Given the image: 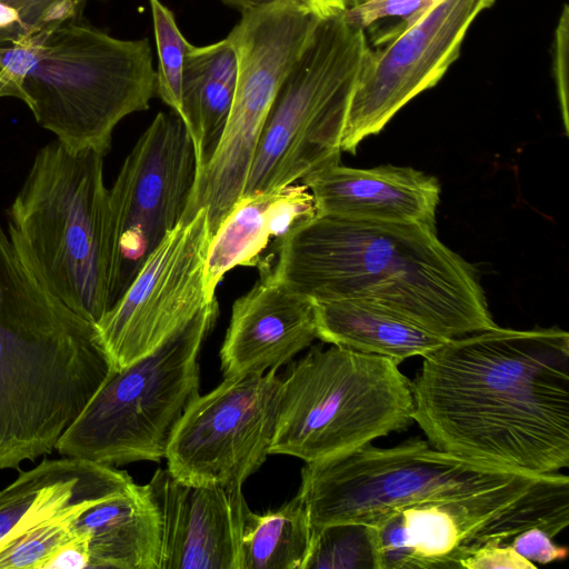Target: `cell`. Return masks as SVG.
Segmentation results:
<instances>
[{
    "instance_id": "cell-1",
    "label": "cell",
    "mask_w": 569,
    "mask_h": 569,
    "mask_svg": "<svg viewBox=\"0 0 569 569\" xmlns=\"http://www.w3.org/2000/svg\"><path fill=\"white\" fill-rule=\"evenodd\" d=\"M436 448L528 475L569 466V335L493 328L448 339L412 381Z\"/></svg>"
},
{
    "instance_id": "cell-2",
    "label": "cell",
    "mask_w": 569,
    "mask_h": 569,
    "mask_svg": "<svg viewBox=\"0 0 569 569\" xmlns=\"http://www.w3.org/2000/svg\"><path fill=\"white\" fill-rule=\"evenodd\" d=\"M260 278L312 301H377L447 339L497 326L477 270L420 223L317 214L283 236Z\"/></svg>"
},
{
    "instance_id": "cell-3",
    "label": "cell",
    "mask_w": 569,
    "mask_h": 569,
    "mask_svg": "<svg viewBox=\"0 0 569 569\" xmlns=\"http://www.w3.org/2000/svg\"><path fill=\"white\" fill-rule=\"evenodd\" d=\"M113 370L94 325L40 283L0 224V470L51 453Z\"/></svg>"
},
{
    "instance_id": "cell-4",
    "label": "cell",
    "mask_w": 569,
    "mask_h": 569,
    "mask_svg": "<svg viewBox=\"0 0 569 569\" xmlns=\"http://www.w3.org/2000/svg\"><path fill=\"white\" fill-rule=\"evenodd\" d=\"M104 154L42 147L8 210V236L40 283L96 325L110 309L109 189Z\"/></svg>"
},
{
    "instance_id": "cell-5",
    "label": "cell",
    "mask_w": 569,
    "mask_h": 569,
    "mask_svg": "<svg viewBox=\"0 0 569 569\" xmlns=\"http://www.w3.org/2000/svg\"><path fill=\"white\" fill-rule=\"evenodd\" d=\"M156 87L147 38L118 39L79 18L44 34L22 101L67 148L106 154L116 126L149 109Z\"/></svg>"
},
{
    "instance_id": "cell-6",
    "label": "cell",
    "mask_w": 569,
    "mask_h": 569,
    "mask_svg": "<svg viewBox=\"0 0 569 569\" xmlns=\"http://www.w3.org/2000/svg\"><path fill=\"white\" fill-rule=\"evenodd\" d=\"M393 360L313 347L281 379L270 455L335 458L413 422V385Z\"/></svg>"
},
{
    "instance_id": "cell-7",
    "label": "cell",
    "mask_w": 569,
    "mask_h": 569,
    "mask_svg": "<svg viewBox=\"0 0 569 569\" xmlns=\"http://www.w3.org/2000/svg\"><path fill=\"white\" fill-rule=\"evenodd\" d=\"M369 49L366 33L342 12L320 19L269 110L241 199L340 163L350 102Z\"/></svg>"
},
{
    "instance_id": "cell-8",
    "label": "cell",
    "mask_w": 569,
    "mask_h": 569,
    "mask_svg": "<svg viewBox=\"0 0 569 569\" xmlns=\"http://www.w3.org/2000/svg\"><path fill=\"white\" fill-rule=\"evenodd\" d=\"M218 310L214 298L156 350L113 370L56 450L112 467L164 458L178 421L199 395L198 357Z\"/></svg>"
},
{
    "instance_id": "cell-9",
    "label": "cell",
    "mask_w": 569,
    "mask_h": 569,
    "mask_svg": "<svg viewBox=\"0 0 569 569\" xmlns=\"http://www.w3.org/2000/svg\"><path fill=\"white\" fill-rule=\"evenodd\" d=\"M528 476L412 438L391 448L368 443L335 458L306 462L297 493L316 530L342 522L372 525L396 510L472 495Z\"/></svg>"
},
{
    "instance_id": "cell-10",
    "label": "cell",
    "mask_w": 569,
    "mask_h": 569,
    "mask_svg": "<svg viewBox=\"0 0 569 569\" xmlns=\"http://www.w3.org/2000/svg\"><path fill=\"white\" fill-rule=\"evenodd\" d=\"M299 0H276L241 13L227 36L238 60L231 110L219 143L197 173L184 211L204 208L213 234L241 199L269 110L320 21Z\"/></svg>"
},
{
    "instance_id": "cell-11",
    "label": "cell",
    "mask_w": 569,
    "mask_h": 569,
    "mask_svg": "<svg viewBox=\"0 0 569 569\" xmlns=\"http://www.w3.org/2000/svg\"><path fill=\"white\" fill-rule=\"evenodd\" d=\"M405 569H461L482 547L510 545L538 527L552 538L569 525V478L559 472L397 510Z\"/></svg>"
},
{
    "instance_id": "cell-12",
    "label": "cell",
    "mask_w": 569,
    "mask_h": 569,
    "mask_svg": "<svg viewBox=\"0 0 569 569\" xmlns=\"http://www.w3.org/2000/svg\"><path fill=\"white\" fill-rule=\"evenodd\" d=\"M196 177L194 146L184 122L173 111L159 112L109 189L111 306L182 220Z\"/></svg>"
},
{
    "instance_id": "cell-13",
    "label": "cell",
    "mask_w": 569,
    "mask_h": 569,
    "mask_svg": "<svg viewBox=\"0 0 569 569\" xmlns=\"http://www.w3.org/2000/svg\"><path fill=\"white\" fill-rule=\"evenodd\" d=\"M281 378L277 370L226 377L186 408L168 443V471L197 487L242 486L270 455Z\"/></svg>"
},
{
    "instance_id": "cell-14",
    "label": "cell",
    "mask_w": 569,
    "mask_h": 569,
    "mask_svg": "<svg viewBox=\"0 0 569 569\" xmlns=\"http://www.w3.org/2000/svg\"><path fill=\"white\" fill-rule=\"evenodd\" d=\"M211 237L204 208L183 217L94 325L114 370L156 350L211 301L203 286Z\"/></svg>"
},
{
    "instance_id": "cell-15",
    "label": "cell",
    "mask_w": 569,
    "mask_h": 569,
    "mask_svg": "<svg viewBox=\"0 0 569 569\" xmlns=\"http://www.w3.org/2000/svg\"><path fill=\"white\" fill-rule=\"evenodd\" d=\"M495 0H438L412 26L369 49L350 102L341 151L379 133L410 100L439 82L460 54L467 30Z\"/></svg>"
},
{
    "instance_id": "cell-16",
    "label": "cell",
    "mask_w": 569,
    "mask_h": 569,
    "mask_svg": "<svg viewBox=\"0 0 569 569\" xmlns=\"http://www.w3.org/2000/svg\"><path fill=\"white\" fill-rule=\"evenodd\" d=\"M149 486L162 521L161 569H241L250 508L242 486L197 487L158 469Z\"/></svg>"
},
{
    "instance_id": "cell-17",
    "label": "cell",
    "mask_w": 569,
    "mask_h": 569,
    "mask_svg": "<svg viewBox=\"0 0 569 569\" xmlns=\"http://www.w3.org/2000/svg\"><path fill=\"white\" fill-rule=\"evenodd\" d=\"M316 338L315 302L260 278L232 305L220 349L223 377L277 370Z\"/></svg>"
},
{
    "instance_id": "cell-18",
    "label": "cell",
    "mask_w": 569,
    "mask_h": 569,
    "mask_svg": "<svg viewBox=\"0 0 569 569\" xmlns=\"http://www.w3.org/2000/svg\"><path fill=\"white\" fill-rule=\"evenodd\" d=\"M301 182L311 192L318 216L436 229L440 184L411 167L357 169L337 163L309 173Z\"/></svg>"
},
{
    "instance_id": "cell-19",
    "label": "cell",
    "mask_w": 569,
    "mask_h": 569,
    "mask_svg": "<svg viewBox=\"0 0 569 569\" xmlns=\"http://www.w3.org/2000/svg\"><path fill=\"white\" fill-rule=\"evenodd\" d=\"M132 483L112 466L64 456L44 459L0 490V543L46 520L83 512Z\"/></svg>"
},
{
    "instance_id": "cell-20",
    "label": "cell",
    "mask_w": 569,
    "mask_h": 569,
    "mask_svg": "<svg viewBox=\"0 0 569 569\" xmlns=\"http://www.w3.org/2000/svg\"><path fill=\"white\" fill-rule=\"evenodd\" d=\"M315 216V199L302 183L240 199L210 239L203 274L207 297L216 298L219 282L234 267L260 270L269 247L271 269L277 243Z\"/></svg>"
},
{
    "instance_id": "cell-21",
    "label": "cell",
    "mask_w": 569,
    "mask_h": 569,
    "mask_svg": "<svg viewBox=\"0 0 569 569\" xmlns=\"http://www.w3.org/2000/svg\"><path fill=\"white\" fill-rule=\"evenodd\" d=\"M73 528L89 538L88 569H161L162 521L149 483L93 505Z\"/></svg>"
},
{
    "instance_id": "cell-22",
    "label": "cell",
    "mask_w": 569,
    "mask_h": 569,
    "mask_svg": "<svg viewBox=\"0 0 569 569\" xmlns=\"http://www.w3.org/2000/svg\"><path fill=\"white\" fill-rule=\"evenodd\" d=\"M315 302L317 338L359 352L403 360L425 357L448 339L407 316L367 299Z\"/></svg>"
},
{
    "instance_id": "cell-23",
    "label": "cell",
    "mask_w": 569,
    "mask_h": 569,
    "mask_svg": "<svg viewBox=\"0 0 569 569\" xmlns=\"http://www.w3.org/2000/svg\"><path fill=\"white\" fill-rule=\"evenodd\" d=\"M238 76L229 38L197 47L190 43L182 76V121L196 152L197 173L213 154L228 120Z\"/></svg>"
},
{
    "instance_id": "cell-24",
    "label": "cell",
    "mask_w": 569,
    "mask_h": 569,
    "mask_svg": "<svg viewBox=\"0 0 569 569\" xmlns=\"http://www.w3.org/2000/svg\"><path fill=\"white\" fill-rule=\"evenodd\" d=\"M312 540L313 528L298 493L276 510H250L241 541V569H303Z\"/></svg>"
},
{
    "instance_id": "cell-25",
    "label": "cell",
    "mask_w": 569,
    "mask_h": 569,
    "mask_svg": "<svg viewBox=\"0 0 569 569\" xmlns=\"http://www.w3.org/2000/svg\"><path fill=\"white\" fill-rule=\"evenodd\" d=\"M303 569H378L370 526L342 522L313 530Z\"/></svg>"
},
{
    "instance_id": "cell-26",
    "label": "cell",
    "mask_w": 569,
    "mask_h": 569,
    "mask_svg": "<svg viewBox=\"0 0 569 569\" xmlns=\"http://www.w3.org/2000/svg\"><path fill=\"white\" fill-rule=\"evenodd\" d=\"M150 9L158 52L156 93L182 119V76L190 42L166 4L160 0H150Z\"/></svg>"
},
{
    "instance_id": "cell-27",
    "label": "cell",
    "mask_w": 569,
    "mask_h": 569,
    "mask_svg": "<svg viewBox=\"0 0 569 569\" xmlns=\"http://www.w3.org/2000/svg\"><path fill=\"white\" fill-rule=\"evenodd\" d=\"M82 512L34 525L0 543V569H42L50 556L76 531L73 522Z\"/></svg>"
},
{
    "instance_id": "cell-28",
    "label": "cell",
    "mask_w": 569,
    "mask_h": 569,
    "mask_svg": "<svg viewBox=\"0 0 569 569\" xmlns=\"http://www.w3.org/2000/svg\"><path fill=\"white\" fill-rule=\"evenodd\" d=\"M438 0H368L345 10V19L369 33L373 46L382 48L420 19Z\"/></svg>"
},
{
    "instance_id": "cell-29",
    "label": "cell",
    "mask_w": 569,
    "mask_h": 569,
    "mask_svg": "<svg viewBox=\"0 0 569 569\" xmlns=\"http://www.w3.org/2000/svg\"><path fill=\"white\" fill-rule=\"evenodd\" d=\"M13 7L29 37L79 19L88 0H0Z\"/></svg>"
},
{
    "instance_id": "cell-30",
    "label": "cell",
    "mask_w": 569,
    "mask_h": 569,
    "mask_svg": "<svg viewBox=\"0 0 569 569\" xmlns=\"http://www.w3.org/2000/svg\"><path fill=\"white\" fill-rule=\"evenodd\" d=\"M46 33L0 46V98L22 100L24 78L36 63Z\"/></svg>"
},
{
    "instance_id": "cell-31",
    "label": "cell",
    "mask_w": 569,
    "mask_h": 569,
    "mask_svg": "<svg viewBox=\"0 0 569 569\" xmlns=\"http://www.w3.org/2000/svg\"><path fill=\"white\" fill-rule=\"evenodd\" d=\"M569 9L563 6L552 44V70L562 121L568 132Z\"/></svg>"
},
{
    "instance_id": "cell-32",
    "label": "cell",
    "mask_w": 569,
    "mask_h": 569,
    "mask_svg": "<svg viewBox=\"0 0 569 569\" xmlns=\"http://www.w3.org/2000/svg\"><path fill=\"white\" fill-rule=\"evenodd\" d=\"M510 545L520 556L537 567L563 560L568 556L566 547L553 543L552 537L538 527L518 533Z\"/></svg>"
},
{
    "instance_id": "cell-33",
    "label": "cell",
    "mask_w": 569,
    "mask_h": 569,
    "mask_svg": "<svg viewBox=\"0 0 569 569\" xmlns=\"http://www.w3.org/2000/svg\"><path fill=\"white\" fill-rule=\"evenodd\" d=\"M537 569L511 545H489L480 548L461 563V569Z\"/></svg>"
},
{
    "instance_id": "cell-34",
    "label": "cell",
    "mask_w": 569,
    "mask_h": 569,
    "mask_svg": "<svg viewBox=\"0 0 569 569\" xmlns=\"http://www.w3.org/2000/svg\"><path fill=\"white\" fill-rule=\"evenodd\" d=\"M74 536L61 545L44 562L42 569H88L90 562L89 538L76 530Z\"/></svg>"
},
{
    "instance_id": "cell-35",
    "label": "cell",
    "mask_w": 569,
    "mask_h": 569,
    "mask_svg": "<svg viewBox=\"0 0 569 569\" xmlns=\"http://www.w3.org/2000/svg\"><path fill=\"white\" fill-rule=\"evenodd\" d=\"M29 38L18 11L0 1V46Z\"/></svg>"
},
{
    "instance_id": "cell-36",
    "label": "cell",
    "mask_w": 569,
    "mask_h": 569,
    "mask_svg": "<svg viewBox=\"0 0 569 569\" xmlns=\"http://www.w3.org/2000/svg\"><path fill=\"white\" fill-rule=\"evenodd\" d=\"M320 18L341 13L348 9V0H299Z\"/></svg>"
},
{
    "instance_id": "cell-37",
    "label": "cell",
    "mask_w": 569,
    "mask_h": 569,
    "mask_svg": "<svg viewBox=\"0 0 569 569\" xmlns=\"http://www.w3.org/2000/svg\"><path fill=\"white\" fill-rule=\"evenodd\" d=\"M226 6L230 7L231 9H234L239 11L240 13H243L248 10H251L256 7H259L261 4L272 2L276 0H220Z\"/></svg>"
},
{
    "instance_id": "cell-38",
    "label": "cell",
    "mask_w": 569,
    "mask_h": 569,
    "mask_svg": "<svg viewBox=\"0 0 569 569\" xmlns=\"http://www.w3.org/2000/svg\"><path fill=\"white\" fill-rule=\"evenodd\" d=\"M366 1H368V0H348V8H351L353 6L360 4Z\"/></svg>"
}]
</instances>
